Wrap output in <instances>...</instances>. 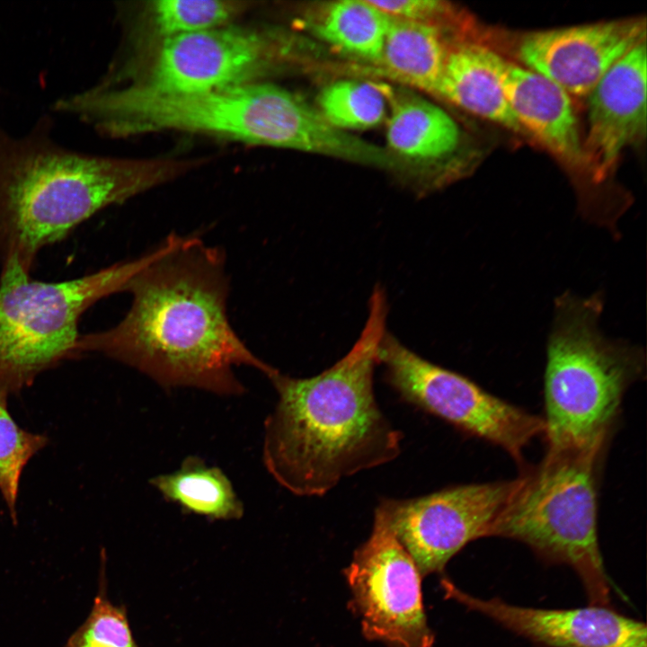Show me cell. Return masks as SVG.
Segmentation results:
<instances>
[{"label":"cell","instance_id":"obj_21","mask_svg":"<svg viewBox=\"0 0 647 647\" xmlns=\"http://www.w3.org/2000/svg\"><path fill=\"white\" fill-rule=\"evenodd\" d=\"M251 1L161 0L147 2L141 12L140 31L149 50L177 36L230 24L253 6Z\"/></svg>","mask_w":647,"mask_h":647},{"label":"cell","instance_id":"obj_9","mask_svg":"<svg viewBox=\"0 0 647 647\" xmlns=\"http://www.w3.org/2000/svg\"><path fill=\"white\" fill-rule=\"evenodd\" d=\"M291 50L281 33L228 24L158 43L130 85L161 94H194L261 82L289 61Z\"/></svg>","mask_w":647,"mask_h":647},{"label":"cell","instance_id":"obj_13","mask_svg":"<svg viewBox=\"0 0 647 647\" xmlns=\"http://www.w3.org/2000/svg\"><path fill=\"white\" fill-rule=\"evenodd\" d=\"M445 597L544 647H647L644 623L611 607L547 609L474 597L442 576Z\"/></svg>","mask_w":647,"mask_h":647},{"label":"cell","instance_id":"obj_26","mask_svg":"<svg viewBox=\"0 0 647 647\" xmlns=\"http://www.w3.org/2000/svg\"><path fill=\"white\" fill-rule=\"evenodd\" d=\"M0 93H1V87H0Z\"/></svg>","mask_w":647,"mask_h":647},{"label":"cell","instance_id":"obj_23","mask_svg":"<svg viewBox=\"0 0 647 647\" xmlns=\"http://www.w3.org/2000/svg\"><path fill=\"white\" fill-rule=\"evenodd\" d=\"M10 393L0 388V493L13 523L17 520V498L22 472L29 461L49 442L40 433L18 425L8 408Z\"/></svg>","mask_w":647,"mask_h":647},{"label":"cell","instance_id":"obj_18","mask_svg":"<svg viewBox=\"0 0 647 647\" xmlns=\"http://www.w3.org/2000/svg\"><path fill=\"white\" fill-rule=\"evenodd\" d=\"M149 483L164 500L186 513L216 521L244 516V504L230 479L199 456H187L177 469L157 474Z\"/></svg>","mask_w":647,"mask_h":647},{"label":"cell","instance_id":"obj_19","mask_svg":"<svg viewBox=\"0 0 647 647\" xmlns=\"http://www.w3.org/2000/svg\"><path fill=\"white\" fill-rule=\"evenodd\" d=\"M448 50L441 28L390 17L377 63L388 75L434 93Z\"/></svg>","mask_w":647,"mask_h":647},{"label":"cell","instance_id":"obj_8","mask_svg":"<svg viewBox=\"0 0 647 647\" xmlns=\"http://www.w3.org/2000/svg\"><path fill=\"white\" fill-rule=\"evenodd\" d=\"M378 365L384 367L386 381L404 402L501 448L516 461L521 462L533 439L544 436L543 418L427 360L387 332L379 346Z\"/></svg>","mask_w":647,"mask_h":647},{"label":"cell","instance_id":"obj_15","mask_svg":"<svg viewBox=\"0 0 647 647\" xmlns=\"http://www.w3.org/2000/svg\"><path fill=\"white\" fill-rule=\"evenodd\" d=\"M507 101L527 135L538 139L569 166L587 171L571 96L548 78L488 49Z\"/></svg>","mask_w":647,"mask_h":647},{"label":"cell","instance_id":"obj_22","mask_svg":"<svg viewBox=\"0 0 647 647\" xmlns=\"http://www.w3.org/2000/svg\"><path fill=\"white\" fill-rule=\"evenodd\" d=\"M317 103L325 120L342 131L375 127L386 114V97L378 85L354 80L325 86Z\"/></svg>","mask_w":647,"mask_h":647},{"label":"cell","instance_id":"obj_17","mask_svg":"<svg viewBox=\"0 0 647 647\" xmlns=\"http://www.w3.org/2000/svg\"><path fill=\"white\" fill-rule=\"evenodd\" d=\"M377 85L391 103L386 139L397 156L426 161L456 149L459 128L444 110L409 92Z\"/></svg>","mask_w":647,"mask_h":647},{"label":"cell","instance_id":"obj_1","mask_svg":"<svg viewBox=\"0 0 647 647\" xmlns=\"http://www.w3.org/2000/svg\"><path fill=\"white\" fill-rule=\"evenodd\" d=\"M165 250L130 280L129 310L115 325L81 333L80 354L99 353L164 388L240 395L237 367L274 368L233 328L225 253L196 235L172 233Z\"/></svg>","mask_w":647,"mask_h":647},{"label":"cell","instance_id":"obj_14","mask_svg":"<svg viewBox=\"0 0 647 647\" xmlns=\"http://www.w3.org/2000/svg\"><path fill=\"white\" fill-rule=\"evenodd\" d=\"M646 41L623 56L588 97V129L582 142L587 171L596 183L612 173L626 147L646 132Z\"/></svg>","mask_w":647,"mask_h":647},{"label":"cell","instance_id":"obj_5","mask_svg":"<svg viewBox=\"0 0 647 647\" xmlns=\"http://www.w3.org/2000/svg\"><path fill=\"white\" fill-rule=\"evenodd\" d=\"M602 309L598 294L554 301L544 379L547 448H606L627 388L644 375L642 348L600 331Z\"/></svg>","mask_w":647,"mask_h":647},{"label":"cell","instance_id":"obj_25","mask_svg":"<svg viewBox=\"0 0 647 647\" xmlns=\"http://www.w3.org/2000/svg\"><path fill=\"white\" fill-rule=\"evenodd\" d=\"M393 18L440 27L451 7L435 0L369 1Z\"/></svg>","mask_w":647,"mask_h":647},{"label":"cell","instance_id":"obj_7","mask_svg":"<svg viewBox=\"0 0 647 647\" xmlns=\"http://www.w3.org/2000/svg\"><path fill=\"white\" fill-rule=\"evenodd\" d=\"M150 253L61 281L34 279L15 265L0 271V388L10 394L41 373L78 358L79 323L98 301L126 292Z\"/></svg>","mask_w":647,"mask_h":647},{"label":"cell","instance_id":"obj_12","mask_svg":"<svg viewBox=\"0 0 647 647\" xmlns=\"http://www.w3.org/2000/svg\"><path fill=\"white\" fill-rule=\"evenodd\" d=\"M645 21L625 19L531 32L518 55L570 96L587 97L623 56L645 40Z\"/></svg>","mask_w":647,"mask_h":647},{"label":"cell","instance_id":"obj_6","mask_svg":"<svg viewBox=\"0 0 647 647\" xmlns=\"http://www.w3.org/2000/svg\"><path fill=\"white\" fill-rule=\"evenodd\" d=\"M605 448H547L517 477V485L488 536L527 545L548 563L579 576L589 605L610 607L613 583L598 536V479Z\"/></svg>","mask_w":647,"mask_h":647},{"label":"cell","instance_id":"obj_3","mask_svg":"<svg viewBox=\"0 0 647 647\" xmlns=\"http://www.w3.org/2000/svg\"><path fill=\"white\" fill-rule=\"evenodd\" d=\"M42 115L22 135L0 127V267L31 273L44 248L111 206L171 182L200 160L104 156L58 143Z\"/></svg>","mask_w":647,"mask_h":647},{"label":"cell","instance_id":"obj_11","mask_svg":"<svg viewBox=\"0 0 647 647\" xmlns=\"http://www.w3.org/2000/svg\"><path fill=\"white\" fill-rule=\"evenodd\" d=\"M517 485L510 481L468 483L426 495L382 498L377 508L423 577L444 575L448 563L488 532Z\"/></svg>","mask_w":647,"mask_h":647},{"label":"cell","instance_id":"obj_4","mask_svg":"<svg viewBox=\"0 0 647 647\" xmlns=\"http://www.w3.org/2000/svg\"><path fill=\"white\" fill-rule=\"evenodd\" d=\"M71 111L76 120L113 138L180 130L328 155L339 137L318 111L261 81L194 94L94 84L74 95Z\"/></svg>","mask_w":647,"mask_h":647},{"label":"cell","instance_id":"obj_16","mask_svg":"<svg viewBox=\"0 0 647 647\" xmlns=\"http://www.w3.org/2000/svg\"><path fill=\"white\" fill-rule=\"evenodd\" d=\"M434 93L476 116L526 134L510 109L484 46L462 43L449 48Z\"/></svg>","mask_w":647,"mask_h":647},{"label":"cell","instance_id":"obj_20","mask_svg":"<svg viewBox=\"0 0 647 647\" xmlns=\"http://www.w3.org/2000/svg\"><path fill=\"white\" fill-rule=\"evenodd\" d=\"M306 25L320 39L348 55L377 62L390 16L368 1L324 4L307 13Z\"/></svg>","mask_w":647,"mask_h":647},{"label":"cell","instance_id":"obj_2","mask_svg":"<svg viewBox=\"0 0 647 647\" xmlns=\"http://www.w3.org/2000/svg\"><path fill=\"white\" fill-rule=\"evenodd\" d=\"M387 312L385 291L377 286L362 332L341 359L310 377L276 368L267 376L277 402L263 425L262 461L291 493L323 496L400 455L403 433L383 413L374 389Z\"/></svg>","mask_w":647,"mask_h":647},{"label":"cell","instance_id":"obj_24","mask_svg":"<svg viewBox=\"0 0 647 647\" xmlns=\"http://www.w3.org/2000/svg\"><path fill=\"white\" fill-rule=\"evenodd\" d=\"M98 591L84 622L69 636L64 647H139L124 605L111 601L107 593L106 558L102 553Z\"/></svg>","mask_w":647,"mask_h":647},{"label":"cell","instance_id":"obj_10","mask_svg":"<svg viewBox=\"0 0 647 647\" xmlns=\"http://www.w3.org/2000/svg\"><path fill=\"white\" fill-rule=\"evenodd\" d=\"M344 576L350 591L349 606L367 640L386 647L433 646L422 576L378 508L371 533L355 550Z\"/></svg>","mask_w":647,"mask_h":647}]
</instances>
